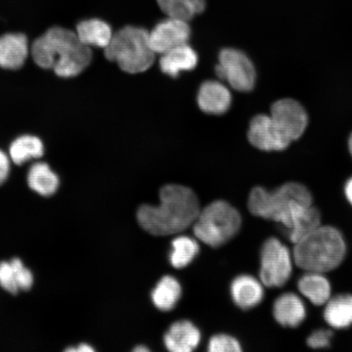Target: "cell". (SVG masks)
<instances>
[{"label":"cell","mask_w":352,"mask_h":352,"mask_svg":"<svg viewBox=\"0 0 352 352\" xmlns=\"http://www.w3.org/2000/svg\"><path fill=\"white\" fill-rule=\"evenodd\" d=\"M333 332L329 329H318L307 338V344L312 349H324L330 346Z\"/></svg>","instance_id":"obj_28"},{"label":"cell","mask_w":352,"mask_h":352,"mask_svg":"<svg viewBox=\"0 0 352 352\" xmlns=\"http://www.w3.org/2000/svg\"><path fill=\"white\" fill-rule=\"evenodd\" d=\"M324 319L329 327L336 329L352 325V294H338L325 303Z\"/></svg>","instance_id":"obj_20"},{"label":"cell","mask_w":352,"mask_h":352,"mask_svg":"<svg viewBox=\"0 0 352 352\" xmlns=\"http://www.w3.org/2000/svg\"><path fill=\"white\" fill-rule=\"evenodd\" d=\"M76 34L79 41L85 45L104 50L111 41L113 33L111 26L107 21L90 19L78 22Z\"/></svg>","instance_id":"obj_19"},{"label":"cell","mask_w":352,"mask_h":352,"mask_svg":"<svg viewBox=\"0 0 352 352\" xmlns=\"http://www.w3.org/2000/svg\"><path fill=\"white\" fill-rule=\"evenodd\" d=\"M65 351L67 352H94L95 349L87 343H81L76 347L70 346L69 349H65Z\"/></svg>","instance_id":"obj_30"},{"label":"cell","mask_w":352,"mask_h":352,"mask_svg":"<svg viewBox=\"0 0 352 352\" xmlns=\"http://www.w3.org/2000/svg\"><path fill=\"white\" fill-rule=\"evenodd\" d=\"M158 6L170 19L190 21L204 12L206 0H157Z\"/></svg>","instance_id":"obj_24"},{"label":"cell","mask_w":352,"mask_h":352,"mask_svg":"<svg viewBox=\"0 0 352 352\" xmlns=\"http://www.w3.org/2000/svg\"><path fill=\"white\" fill-rule=\"evenodd\" d=\"M307 126V116L302 105L293 99L277 100L270 116L259 114L250 122L248 138L255 148L263 151H281L300 138Z\"/></svg>","instance_id":"obj_2"},{"label":"cell","mask_w":352,"mask_h":352,"mask_svg":"<svg viewBox=\"0 0 352 352\" xmlns=\"http://www.w3.org/2000/svg\"><path fill=\"white\" fill-rule=\"evenodd\" d=\"M11 170L10 158L0 149V186L6 182Z\"/></svg>","instance_id":"obj_29"},{"label":"cell","mask_w":352,"mask_h":352,"mask_svg":"<svg viewBox=\"0 0 352 352\" xmlns=\"http://www.w3.org/2000/svg\"><path fill=\"white\" fill-rule=\"evenodd\" d=\"M208 351L210 352H240V342L227 334H217L210 338Z\"/></svg>","instance_id":"obj_27"},{"label":"cell","mask_w":352,"mask_h":352,"mask_svg":"<svg viewBox=\"0 0 352 352\" xmlns=\"http://www.w3.org/2000/svg\"><path fill=\"white\" fill-rule=\"evenodd\" d=\"M344 191L347 201L352 206V177L346 183Z\"/></svg>","instance_id":"obj_31"},{"label":"cell","mask_w":352,"mask_h":352,"mask_svg":"<svg viewBox=\"0 0 352 352\" xmlns=\"http://www.w3.org/2000/svg\"><path fill=\"white\" fill-rule=\"evenodd\" d=\"M197 104L201 111L212 116L226 113L232 104V94L222 82L206 81L201 85L197 94Z\"/></svg>","instance_id":"obj_11"},{"label":"cell","mask_w":352,"mask_h":352,"mask_svg":"<svg viewBox=\"0 0 352 352\" xmlns=\"http://www.w3.org/2000/svg\"><path fill=\"white\" fill-rule=\"evenodd\" d=\"M349 147L350 153L352 156V134L351 135L350 138H349Z\"/></svg>","instance_id":"obj_33"},{"label":"cell","mask_w":352,"mask_h":352,"mask_svg":"<svg viewBox=\"0 0 352 352\" xmlns=\"http://www.w3.org/2000/svg\"><path fill=\"white\" fill-rule=\"evenodd\" d=\"M173 252L170 254L171 265L175 268L186 267L199 252L197 241L187 236H179L173 241Z\"/></svg>","instance_id":"obj_25"},{"label":"cell","mask_w":352,"mask_h":352,"mask_svg":"<svg viewBox=\"0 0 352 352\" xmlns=\"http://www.w3.org/2000/svg\"><path fill=\"white\" fill-rule=\"evenodd\" d=\"M299 293L316 306H323L331 298L332 288L324 274L306 272L298 280Z\"/></svg>","instance_id":"obj_18"},{"label":"cell","mask_w":352,"mask_h":352,"mask_svg":"<svg viewBox=\"0 0 352 352\" xmlns=\"http://www.w3.org/2000/svg\"><path fill=\"white\" fill-rule=\"evenodd\" d=\"M148 35V30L142 28L125 26L113 34L104 48V56L118 63L124 72H146L153 65L156 54L149 45Z\"/></svg>","instance_id":"obj_5"},{"label":"cell","mask_w":352,"mask_h":352,"mask_svg":"<svg viewBox=\"0 0 352 352\" xmlns=\"http://www.w3.org/2000/svg\"><path fill=\"white\" fill-rule=\"evenodd\" d=\"M264 285L261 280L250 275H240L232 280L230 287L233 302L241 309L248 310L261 305L264 297Z\"/></svg>","instance_id":"obj_16"},{"label":"cell","mask_w":352,"mask_h":352,"mask_svg":"<svg viewBox=\"0 0 352 352\" xmlns=\"http://www.w3.org/2000/svg\"><path fill=\"white\" fill-rule=\"evenodd\" d=\"M294 245V263L305 272L333 271L346 256L344 237L332 226H320Z\"/></svg>","instance_id":"obj_4"},{"label":"cell","mask_w":352,"mask_h":352,"mask_svg":"<svg viewBox=\"0 0 352 352\" xmlns=\"http://www.w3.org/2000/svg\"><path fill=\"white\" fill-rule=\"evenodd\" d=\"M182 289L177 279L165 276L158 281L151 294L152 301L157 309L169 311L177 305L182 297Z\"/></svg>","instance_id":"obj_22"},{"label":"cell","mask_w":352,"mask_h":352,"mask_svg":"<svg viewBox=\"0 0 352 352\" xmlns=\"http://www.w3.org/2000/svg\"><path fill=\"white\" fill-rule=\"evenodd\" d=\"M85 44L79 41L76 32L54 26L35 41L32 47L34 63L44 69H52L76 60Z\"/></svg>","instance_id":"obj_7"},{"label":"cell","mask_w":352,"mask_h":352,"mask_svg":"<svg viewBox=\"0 0 352 352\" xmlns=\"http://www.w3.org/2000/svg\"><path fill=\"white\" fill-rule=\"evenodd\" d=\"M28 186L42 197L54 195L60 186V179L46 162H35L28 173Z\"/></svg>","instance_id":"obj_21"},{"label":"cell","mask_w":352,"mask_h":352,"mask_svg":"<svg viewBox=\"0 0 352 352\" xmlns=\"http://www.w3.org/2000/svg\"><path fill=\"white\" fill-rule=\"evenodd\" d=\"M28 38L24 34L7 33L0 36V67L19 69L29 55Z\"/></svg>","instance_id":"obj_13"},{"label":"cell","mask_w":352,"mask_h":352,"mask_svg":"<svg viewBox=\"0 0 352 352\" xmlns=\"http://www.w3.org/2000/svg\"><path fill=\"white\" fill-rule=\"evenodd\" d=\"M200 341L199 329L186 320L171 324L164 336L165 346L173 352H191L197 349Z\"/></svg>","instance_id":"obj_15"},{"label":"cell","mask_w":352,"mask_h":352,"mask_svg":"<svg viewBox=\"0 0 352 352\" xmlns=\"http://www.w3.org/2000/svg\"><path fill=\"white\" fill-rule=\"evenodd\" d=\"M133 351L135 352H147L149 351V349L148 347L143 346V345H139L138 346H135L133 349Z\"/></svg>","instance_id":"obj_32"},{"label":"cell","mask_w":352,"mask_h":352,"mask_svg":"<svg viewBox=\"0 0 352 352\" xmlns=\"http://www.w3.org/2000/svg\"><path fill=\"white\" fill-rule=\"evenodd\" d=\"M44 154V145L41 139L32 135H21L13 140L10 147V160L16 165H23Z\"/></svg>","instance_id":"obj_23"},{"label":"cell","mask_w":352,"mask_h":352,"mask_svg":"<svg viewBox=\"0 0 352 352\" xmlns=\"http://www.w3.org/2000/svg\"><path fill=\"white\" fill-rule=\"evenodd\" d=\"M239 211L226 201L211 202L199 214L192 231L198 240L213 248H219L234 237L241 230Z\"/></svg>","instance_id":"obj_6"},{"label":"cell","mask_w":352,"mask_h":352,"mask_svg":"<svg viewBox=\"0 0 352 352\" xmlns=\"http://www.w3.org/2000/svg\"><path fill=\"white\" fill-rule=\"evenodd\" d=\"M197 63V52L186 43L162 54L160 65L162 73L176 78L180 73L195 69Z\"/></svg>","instance_id":"obj_17"},{"label":"cell","mask_w":352,"mask_h":352,"mask_svg":"<svg viewBox=\"0 0 352 352\" xmlns=\"http://www.w3.org/2000/svg\"><path fill=\"white\" fill-rule=\"evenodd\" d=\"M272 314L279 324L284 327L296 328L305 320L307 308L300 296L287 292L276 299Z\"/></svg>","instance_id":"obj_12"},{"label":"cell","mask_w":352,"mask_h":352,"mask_svg":"<svg viewBox=\"0 0 352 352\" xmlns=\"http://www.w3.org/2000/svg\"><path fill=\"white\" fill-rule=\"evenodd\" d=\"M294 263L293 253L287 246L271 237L262 246L259 280L268 288L283 287L292 277Z\"/></svg>","instance_id":"obj_8"},{"label":"cell","mask_w":352,"mask_h":352,"mask_svg":"<svg viewBox=\"0 0 352 352\" xmlns=\"http://www.w3.org/2000/svg\"><path fill=\"white\" fill-rule=\"evenodd\" d=\"M158 206L144 204L138 211L140 227L154 236L177 234L192 226L200 213L195 192L179 184L161 188Z\"/></svg>","instance_id":"obj_1"},{"label":"cell","mask_w":352,"mask_h":352,"mask_svg":"<svg viewBox=\"0 0 352 352\" xmlns=\"http://www.w3.org/2000/svg\"><path fill=\"white\" fill-rule=\"evenodd\" d=\"M321 226L320 211L314 205L311 206L301 217H299L293 226L286 231L288 239L293 244L302 239Z\"/></svg>","instance_id":"obj_26"},{"label":"cell","mask_w":352,"mask_h":352,"mask_svg":"<svg viewBox=\"0 0 352 352\" xmlns=\"http://www.w3.org/2000/svg\"><path fill=\"white\" fill-rule=\"evenodd\" d=\"M190 36L191 29L187 21L167 17L149 32V45L155 54L162 55L188 43Z\"/></svg>","instance_id":"obj_10"},{"label":"cell","mask_w":352,"mask_h":352,"mask_svg":"<svg viewBox=\"0 0 352 352\" xmlns=\"http://www.w3.org/2000/svg\"><path fill=\"white\" fill-rule=\"evenodd\" d=\"M312 201L311 192L305 186L290 182L272 192L254 188L250 193L248 208L254 217L279 223L287 231L312 206Z\"/></svg>","instance_id":"obj_3"},{"label":"cell","mask_w":352,"mask_h":352,"mask_svg":"<svg viewBox=\"0 0 352 352\" xmlns=\"http://www.w3.org/2000/svg\"><path fill=\"white\" fill-rule=\"evenodd\" d=\"M215 74L233 89L242 92L252 91L256 79L252 61L243 52L230 47L219 52Z\"/></svg>","instance_id":"obj_9"},{"label":"cell","mask_w":352,"mask_h":352,"mask_svg":"<svg viewBox=\"0 0 352 352\" xmlns=\"http://www.w3.org/2000/svg\"><path fill=\"white\" fill-rule=\"evenodd\" d=\"M34 284L32 272L19 258L0 262V286L6 292L16 294L29 290Z\"/></svg>","instance_id":"obj_14"}]
</instances>
